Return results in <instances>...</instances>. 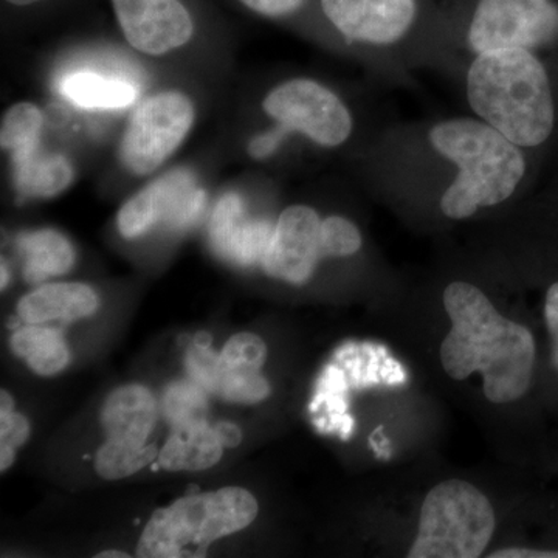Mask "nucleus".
<instances>
[{
	"label": "nucleus",
	"mask_w": 558,
	"mask_h": 558,
	"mask_svg": "<svg viewBox=\"0 0 558 558\" xmlns=\"http://www.w3.org/2000/svg\"><path fill=\"white\" fill-rule=\"evenodd\" d=\"M186 366H189L190 376L197 385L208 391L218 392L220 377L223 373L220 355H216L208 348L194 344L189 351Z\"/></svg>",
	"instance_id": "nucleus-28"
},
{
	"label": "nucleus",
	"mask_w": 558,
	"mask_h": 558,
	"mask_svg": "<svg viewBox=\"0 0 558 558\" xmlns=\"http://www.w3.org/2000/svg\"><path fill=\"white\" fill-rule=\"evenodd\" d=\"M14 457H16V453H14L13 447L0 444V470H2V472L11 468V464L14 462Z\"/></svg>",
	"instance_id": "nucleus-35"
},
{
	"label": "nucleus",
	"mask_w": 558,
	"mask_h": 558,
	"mask_svg": "<svg viewBox=\"0 0 558 558\" xmlns=\"http://www.w3.org/2000/svg\"><path fill=\"white\" fill-rule=\"evenodd\" d=\"M0 398H2L0 400V413H11V411H14V402L9 392L2 391Z\"/></svg>",
	"instance_id": "nucleus-36"
},
{
	"label": "nucleus",
	"mask_w": 558,
	"mask_h": 558,
	"mask_svg": "<svg viewBox=\"0 0 558 558\" xmlns=\"http://www.w3.org/2000/svg\"><path fill=\"white\" fill-rule=\"evenodd\" d=\"M194 108L179 92H165L143 102L121 142V160L128 170L145 175L172 156L189 134Z\"/></svg>",
	"instance_id": "nucleus-6"
},
{
	"label": "nucleus",
	"mask_w": 558,
	"mask_h": 558,
	"mask_svg": "<svg viewBox=\"0 0 558 558\" xmlns=\"http://www.w3.org/2000/svg\"><path fill=\"white\" fill-rule=\"evenodd\" d=\"M545 319L550 336L554 368L558 371V282H554L546 293Z\"/></svg>",
	"instance_id": "nucleus-30"
},
{
	"label": "nucleus",
	"mask_w": 558,
	"mask_h": 558,
	"mask_svg": "<svg viewBox=\"0 0 558 558\" xmlns=\"http://www.w3.org/2000/svg\"><path fill=\"white\" fill-rule=\"evenodd\" d=\"M492 558H558V550L509 548L497 550Z\"/></svg>",
	"instance_id": "nucleus-33"
},
{
	"label": "nucleus",
	"mask_w": 558,
	"mask_h": 558,
	"mask_svg": "<svg viewBox=\"0 0 558 558\" xmlns=\"http://www.w3.org/2000/svg\"><path fill=\"white\" fill-rule=\"evenodd\" d=\"M267 347L255 333H238L231 337L220 352V365L229 369H260L266 362Z\"/></svg>",
	"instance_id": "nucleus-24"
},
{
	"label": "nucleus",
	"mask_w": 558,
	"mask_h": 558,
	"mask_svg": "<svg viewBox=\"0 0 558 558\" xmlns=\"http://www.w3.org/2000/svg\"><path fill=\"white\" fill-rule=\"evenodd\" d=\"M112 5L124 36L143 53H168L193 36V20L180 0H112Z\"/></svg>",
	"instance_id": "nucleus-10"
},
{
	"label": "nucleus",
	"mask_w": 558,
	"mask_h": 558,
	"mask_svg": "<svg viewBox=\"0 0 558 558\" xmlns=\"http://www.w3.org/2000/svg\"><path fill=\"white\" fill-rule=\"evenodd\" d=\"M215 429L216 433H218L220 442H222L223 447L234 449V447L240 446L242 433L236 425L230 424V422H220V424L216 425Z\"/></svg>",
	"instance_id": "nucleus-34"
},
{
	"label": "nucleus",
	"mask_w": 558,
	"mask_h": 558,
	"mask_svg": "<svg viewBox=\"0 0 558 558\" xmlns=\"http://www.w3.org/2000/svg\"><path fill=\"white\" fill-rule=\"evenodd\" d=\"M222 442L215 428L204 421L175 425L170 439L160 450L161 468L172 472H199L218 464L222 458Z\"/></svg>",
	"instance_id": "nucleus-14"
},
{
	"label": "nucleus",
	"mask_w": 558,
	"mask_h": 558,
	"mask_svg": "<svg viewBox=\"0 0 558 558\" xmlns=\"http://www.w3.org/2000/svg\"><path fill=\"white\" fill-rule=\"evenodd\" d=\"M258 515L248 490L226 487L179 499L150 517L140 537L137 556L185 558L205 556L215 539L247 527Z\"/></svg>",
	"instance_id": "nucleus-4"
},
{
	"label": "nucleus",
	"mask_w": 558,
	"mask_h": 558,
	"mask_svg": "<svg viewBox=\"0 0 558 558\" xmlns=\"http://www.w3.org/2000/svg\"><path fill=\"white\" fill-rule=\"evenodd\" d=\"M271 119L299 131L322 146H339L352 131V119L333 92L311 80H292L271 90L264 101Z\"/></svg>",
	"instance_id": "nucleus-8"
},
{
	"label": "nucleus",
	"mask_w": 558,
	"mask_h": 558,
	"mask_svg": "<svg viewBox=\"0 0 558 558\" xmlns=\"http://www.w3.org/2000/svg\"><path fill=\"white\" fill-rule=\"evenodd\" d=\"M289 130L282 124H279L278 130L266 132V134L259 135V137L253 138L250 143V154L256 159H263V157L270 156L277 150L279 143L282 142L284 135L288 134Z\"/></svg>",
	"instance_id": "nucleus-32"
},
{
	"label": "nucleus",
	"mask_w": 558,
	"mask_h": 558,
	"mask_svg": "<svg viewBox=\"0 0 558 558\" xmlns=\"http://www.w3.org/2000/svg\"><path fill=\"white\" fill-rule=\"evenodd\" d=\"M61 92L70 101L87 109L126 108L137 98V89L128 81L105 78L90 72L65 76Z\"/></svg>",
	"instance_id": "nucleus-17"
},
{
	"label": "nucleus",
	"mask_w": 558,
	"mask_h": 558,
	"mask_svg": "<svg viewBox=\"0 0 558 558\" xmlns=\"http://www.w3.org/2000/svg\"><path fill=\"white\" fill-rule=\"evenodd\" d=\"M429 142L459 167L458 178L440 199V208L450 219H468L478 208L509 199L526 172L519 146L490 124L469 119L444 121L429 132Z\"/></svg>",
	"instance_id": "nucleus-3"
},
{
	"label": "nucleus",
	"mask_w": 558,
	"mask_h": 558,
	"mask_svg": "<svg viewBox=\"0 0 558 558\" xmlns=\"http://www.w3.org/2000/svg\"><path fill=\"white\" fill-rule=\"evenodd\" d=\"M10 3H14V5H31V3L39 2V0H9Z\"/></svg>",
	"instance_id": "nucleus-39"
},
{
	"label": "nucleus",
	"mask_w": 558,
	"mask_h": 558,
	"mask_svg": "<svg viewBox=\"0 0 558 558\" xmlns=\"http://www.w3.org/2000/svg\"><path fill=\"white\" fill-rule=\"evenodd\" d=\"M31 436V425L27 418L22 414L14 413H0V440L3 446L13 447L17 449Z\"/></svg>",
	"instance_id": "nucleus-29"
},
{
	"label": "nucleus",
	"mask_w": 558,
	"mask_h": 558,
	"mask_svg": "<svg viewBox=\"0 0 558 558\" xmlns=\"http://www.w3.org/2000/svg\"><path fill=\"white\" fill-rule=\"evenodd\" d=\"M7 282H9V270H7L5 263L2 260V289H5Z\"/></svg>",
	"instance_id": "nucleus-38"
},
{
	"label": "nucleus",
	"mask_w": 558,
	"mask_h": 558,
	"mask_svg": "<svg viewBox=\"0 0 558 558\" xmlns=\"http://www.w3.org/2000/svg\"><path fill=\"white\" fill-rule=\"evenodd\" d=\"M13 163L14 180L22 196L53 197L72 183V165L60 154L40 156L36 150L32 156Z\"/></svg>",
	"instance_id": "nucleus-16"
},
{
	"label": "nucleus",
	"mask_w": 558,
	"mask_h": 558,
	"mask_svg": "<svg viewBox=\"0 0 558 558\" xmlns=\"http://www.w3.org/2000/svg\"><path fill=\"white\" fill-rule=\"evenodd\" d=\"M101 418L109 439L143 447L156 424V400L140 385L116 389L106 400Z\"/></svg>",
	"instance_id": "nucleus-12"
},
{
	"label": "nucleus",
	"mask_w": 558,
	"mask_h": 558,
	"mask_svg": "<svg viewBox=\"0 0 558 558\" xmlns=\"http://www.w3.org/2000/svg\"><path fill=\"white\" fill-rule=\"evenodd\" d=\"M207 410V399L197 387L189 384H175L165 395V413L172 424L201 421V414Z\"/></svg>",
	"instance_id": "nucleus-27"
},
{
	"label": "nucleus",
	"mask_w": 558,
	"mask_h": 558,
	"mask_svg": "<svg viewBox=\"0 0 558 558\" xmlns=\"http://www.w3.org/2000/svg\"><path fill=\"white\" fill-rule=\"evenodd\" d=\"M43 112L31 102H20L5 113L0 130L2 148L10 150L13 161L25 159L38 150L43 132Z\"/></svg>",
	"instance_id": "nucleus-19"
},
{
	"label": "nucleus",
	"mask_w": 558,
	"mask_h": 558,
	"mask_svg": "<svg viewBox=\"0 0 558 558\" xmlns=\"http://www.w3.org/2000/svg\"><path fill=\"white\" fill-rule=\"evenodd\" d=\"M328 20L349 40L391 44L409 31L414 0H322Z\"/></svg>",
	"instance_id": "nucleus-11"
},
{
	"label": "nucleus",
	"mask_w": 558,
	"mask_h": 558,
	"mask_svg": "<svg viewBox=\"0 0 558 558\" xmlns=\"http://www.w3.org/2000/svg\"><path fill=\"white\" fill-rule=\"evenodd\" d=\"M242 220H244V205L241 197L234 193L226 194L216 205L211 226H209V236L220 255H227L231 236Z\"/></svg>",
	"instance_id": "nucleus-26"
},
{
	"label": "nucleus",
	"mask_w": 558,
	"mask_h": 558,
	"mask_svg": "<svg viewBox=\"0 0 558 558\" xmlns=\"http://www.w3.org/2000/svg\"><path fill=\"white\" fill-rule=\"evenodd\" d=\"M322 256L318 213L304 205H295L279 216L269 248L260 263L270 277L300 286L310 281Z\"/></svg>",
	"instance_id": "nucleus-9"
},
{
	"label": "nucleus",
	"mask_w": 558,
	"mask_h": 558,
	"mask_svg": "<svg viewBox=\"0 0 558 558\" xmlns=\"http://www.w3.org/2000/svg\"><path fill=\"white\" fill-rule=\"evenodd\" d=\"M495 532V512L486 495L462 480H447L424 499L410 558H476Z\"/></svg>",
	"instance_id": "nucleus-5"
},
{
	"label": "nucleus",
	"mask_w": 558,
	"mask_h": 558,
	"mask_svg": "<svg viewBox=\"0 0 558 558\" xmlns=\"http://www.w3.org/2000/svg\"><path fill=\"white\" fill-rule=\"evenodd\" d=\"M451 330L440 344V362L451 379L483 374L484 395L492 403L515 402L532 384L534 336L523 325L502 317L492 301L469 282L444 290Z\"/></svg>",
	"instance_id": "nucleus-1"
},
{
	"label": "nucleus",
	"mask_w": 558,
	"mask_h": 558,
	"mask_svg": "<svg viewBox=\"0 0 558 558\" xmlns=\"http://www.w3.org/2000/svg\"><path fill=\"white\" fill-rule=\"evenodd\" d=\"M362 247V236L354 223L340 216H330L322 222L323 256L344 258L355 255Z\"/></svg>",
	"instance_id": "nucleus-25"
},
{
	"label": "nucleus",
	"mask_w": 558,
	"mask_h": 558,
	"mask_svg": "<svg viewBox=\"0 0 558 558\" xmlns=\"http://www.w3.org/2000/svg\"><path fill=\"white\" fill-rule=\"evenodd\" d=\"M98 307V296L89 286L60 282L28 293L17 304V314L28 325L89 317Z\"/></svg>",
	"instance_id": "nucleus-13"
},
{
	"label": "nucleus",
	"mask_w": 558,
	"mask_h": 558,
	"mask_svg": "<svg viewBox=\"0 0 558 558\" xmlns=\"http://www.w3.org/2000/svg\"><path fill=\"white\" fill-rule=\"evenodd\" d=\"M218 392L236 403H258L269 398L270 385L259 369H229L220 377Z\"/></svg>",
	"instance_id": "nucleus-23"
},
{
	"label": "nucleus",
	"mask_w": 558,
	"mask_h": 558,
	"mask_svg": "<svg viewBox=\"0 0 558 558\" xmlns=\"http://www.w3.org/2000/svg\"><path fill=\"white\" fill-rule=\"evenodd\" d=\"M558 35L553 0H480L469 43L476 53L545 46Z\"/></svg>",
	"instance_id": "nucleus-7"
},
{
	"label": "nucleus",
	"mask_w": 558,
	"mask_h": 558,
	"mask_svg": "<svg viewBox=\"0 0 558 558\" xmlns=\"http://www.w3.org/2000/svg\"><path fill=\"white\" fill-rule=\"evenodd\" d=\"M156 446L132 447L120 440L109 439L95 459V469L105 480H121L134 475L156 459Z\"/></svg>",
	"instance_id": "nucleus-21"
},
{
	"label": "nucleus",
	"mask_w": 558,
	"mask_h": 558,
	"mask_svg": "<svg viewBox=\"0 0 558 558\" xmlns=\"http://www.w3.org/2000/svg\"><path fill=\"white\" fill-rule=\"evenodd\" d=\"M470 106L523 148H537L556 128V101L548 72L531 50L480 53L468 75Z\"/></svg>",
	"instance_id": "nucleus-2"
},
{
	"label": "nucleus",
	"mask_w": 558,
	"mask_h": 558,
	"mask_svg": "<svg viewBox=\"0 0 558 558\" xmlns=\"http://www.w3.org/2000/svg\"><path fill=\"white\" fill-rule=\"evenodd\" d=\"M14 354L27 360L39 376H54L68 366L70 352L61 333L54 329L28 326L11 337Z\"/></svg>",
	"instance_id": "nucleus-18"
},
{
	"label": "nucleus",
	"mask_w": 558,
	"mask_h": 558,
	"mask_svg": "<svg viewBox=\"0 0 558 558\" xmlns=\"http://www.w3.org/2000/svg\"><path fill=\"white\" fill-rule=\"evenodd\" d=\"M128 554L119 553V550H106V553L98 554L97 558H126Z\"/></svg>",
	"instance_id": "nucleus-37"
},
{
	"label": "nucleus",
	"mask_w": 558,
	"mask_h": 558,
	"mask_svg": "<svg viewBox=\"0 0 558 558\" xmlns=\"http://www.w3.org/2000/svg\"><path fill=\"white\" fill-rule=\"evenodd\" d=\"M167 194H165L163 180L150 183L148 189L140 191L131 201L121 207L119 213L120 233L124 238H137L140 234L153 229L159 220H163L167 211Z\"/></svg>",
	"instance_id": "nucleus-20"
},
{
	"label": "nucleus",
	"mask_w": 558,
	"mask_h": 558,
	"mask_svg": "<svg viewBox=\"0 0 558 558\" xmlns=\"http://www.w3.org/2000/svg\"><path fill=\"white\" fill-rule=\"evenodd\" d=\"M17 244L25 255V278L31 282L68 274L75 263L72 244L58 231L22 234Z\"/></svg>",
	"instance_id": "nucleus-15"
},
{
	"label": "nucleus",
	"mask_w": 558,
	"mask_h": 558,
	"mask_svg": "<svg viewBox=\"0 0 558 558\" xmlns=\"http://www.w3.org/2000/svg\"><path fill=\"white\" fill-rule=\"evenodd\" d=\"M241 2L264 16L277 17L299 10L304 0H241Z\"/></svg>",
	"instance_id": "nucleus-31"
},
{
	"label": "nucleus",
	"mask_w": 558,
	"mask_h": 558,
	"mask_svg": "<svg viewBox=\"0 0 558 558\" xmlns=\"http://www.w3.org/2000/svg\"><path fill=\"white\" fill-rule=\"evenodd\" d=\"M271 234H274V229L270 223L244 222L242 220L231 236L229 248H227V258L244 264V266L263 260L267 248H269Z\"/></svg>",
	"instance_id": "nucleus-22"
}]
</instances>
